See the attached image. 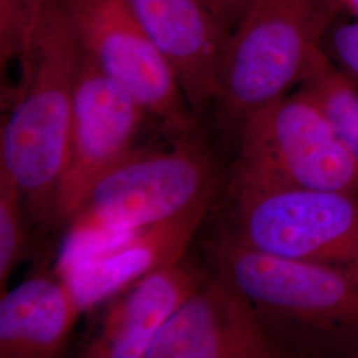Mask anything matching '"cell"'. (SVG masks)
<instances>
[{"mask_svg": "<svg viewBox=\"0 0 358 358\" xmlns=\"http://www.w3.org/2000/svg\"><path fill=\"white\" fill-rule=\"evenodd\" d=\"M83 48L63 0H32L19 62L22 77L1 125L0 167L36 222L53 217L71 136Z\"/></svg>", "mask_w": 358, "mask_h": 358, "instance_id": "6da1fadb", "label": "cell"}, {"mask_svg": "<svg viewBox=\"0 0 358 358\" xmlns=\"http://www.w3.org/2000/svg\"><path fill=\"white\" fill-rule=\"evenodd\" d=\"M208 247L213 272L248 300L282 357L358 358V282L224 234Z\"/></svg>", "mask_w": 358, "mask_h": 358, "instance_id": "7a4b0ae2", "label": "cell"}, {"mask_svg": "<svg viewBox=\"0 0 358 358\" xmlns=\"http://www.w3.org/2000/svg\"><path fill=\"white\" fill-rule=\"evenodd\" d=\"M169 149H133L99 179L68 231L55 271L143 227L210 208L219 171L196 134Z\"/></svg>", "mask_w": 358, "mask_h": 358, "instance_id": "3957f363", "label": "cell"}, {"mask_svg": "<svg viewBox=\"0 0 358 358\" xmlns=\"http://www.w3.org/2000/svg\"><path fill=\"white\" fill-rule=\"evenodd\" d=\"M337 16L327 0H256L231 31L217 73L213 105L226 137L331 62L325 38Z\"/></svg>", "mask_w": 358, "mask_h": 358, "instance_id": "277c9868", "label": "cell"}, {"mask_svg": "<svg viewBox=\"0 0 358 358\" xmlns=\"http://www.w3.org/2000/svg\"><path fill=\"white\" fill-rule=\"evenodd\" d=\"M222 234L263 254L307 262L358 282V192L229 180Z\"/></svg>", "mask_w": 358, "mask_h": 358, "instance_id": "5b68a950", "label": "cell"}, {"mask_svg": "<svg viewBox=\"0 0 358 358\" xmlns=\"http://www.w3.org/2000/svg\"><path fill=\"white\" fill-rule=\"evenodd\" d=\"M231 179L267 186L358 192V165L320 109L294 90L244 121Z\"/></svg>", "mask_w": 358, "mask_h": 358, "instance_id": "8992f818", "label": "cell"}, {"mask_svg": "<svg viewBox=\"0 0 358 358\" xmlns=\"http://www.w3.org/2000/svg\"><path fill=\"white\" fill-rule=\"evenodd\" d=\"M83 51L171 138L196 133V117L166 57L127 0H63Z\"/></svg>", "mask_w": 358, "mask_h": 358, "instance_id": "52a82bcc", "label": "cell"}, {"mask_svg": "<svg viewBox=\"0 0 358 358\" xmlns=\"http://www.w3.org/2000/svg\"><path fill=\"white\" fill-rule=\"evenodd\" d=\"M146 115L83 51L64 170L53 205L55 223L68 224L93 185L134 149Z\"/></svg>", "mask_w": 358, "mask_h": 358, "instance_id": "ba28073f", "label": "cell"}, {"mask_svg": "<svg viewBox=\"0 0 358 358\" xmlns=\"http://www.w3.org/2000/svg\"><path fill=\"white\" fill-rule=\"evenodd\" d=\"M143 358H284L248 300L217 273L162 325Z\"/></svg>", "mask_w": 358, "mask_h": 358, "instance_id": "9c48e42d", "label": "cell"}, {"mask_svg": "<svg viewBox=\"0 0 358 358\" xmlns=\"http://www.w3.org/2000/svg\"><path fill=\"white\" fill-rule=\"evenodd\" d=\"M155 47L174 69L195 117L214 103L230 34L203 0H127Z\"/></svg>", "mask_w": 358, "mask_h": 358, "instance_id": "30bf717a", "label": "cell"}, {"mask_svg": "<svg viewBox=\"0 0 358 358\" xmlns=\"http://www.w3.org/2000/svg\"><path fill=\"white\" fill-rule=\"evenodd\" d=\"M207 211L199 208L134 231L55 273L68 284L81 312L92 309L155 269L182 260Z\"/></svg>", "mask_w": 358, "mask_h": 358, "instance_id": "8fae6325", "label": "cell"}, {"mask_svg": "<svg viewBox=\"0 0 358 358\" xmlns=\"http://www.w3.org/2000/svg\"><path fill=\"white\" fill-rule=\"evenodd\" d=\"M205 276L182 259L133 282L113 297L84 356L143 358L154 336Z\"/></svg>", "mask_w": 358, "mask_h": 358, "instance_id": "7c38bea8", "label": "cell"}, {"mask_svg": "<svg viewBox=\"0 0 358 358\" xmlns=\"http://www.w3.org/2000/svg\"><path fill=\"white\" fill-rule=\"evenodd\" d=\"M81 313L62 276H35L0 299V358L62 356Z\"/></svg>", "mask_w": 358, "mask_h": 358, "instance_id": "4fadbf2b", "label": "cell"}, {"mask_svg": "<svg viewBox=\"0 0 358 358\" xmlns=\"http://www.w3.org/2000/svg\"><path fill=\"white\" fill-rule=\"evenodd\" d=\"M315 103L358 165V84L332 60L297 90Z\"/></svg>", "mask_w": 358, "mask_h": 358, "instance_id": "5bb4252c", "label": "cell"}, {"mask_svg": "<svg viewBox=\"0 0 358 358\" xmlns=\"http://www.w3.org/2000/svg\"><path fill=\"white\" fill-rule=\"evenodd\" d=\"M23 195L13 177L0 167V294L7 284L24 247Z\"/></svg>", "mask_w": 358, "mask_h": 358, "instance_id": "9a60e30c", "label": "cell"}, {"mask_svg": "<svg viewBox=\"0 0 358 358\" xmlns=\"http://www.w3.org/2000/svg\"><path fill=\"white\" fill-rule=\"evenodd\" d=\"M32 0H0V63L1 68L19 59Z\"/></svg>", "mask_w": 358, "mask_h": 358, "instance_id": "2e32d148", "label": "cell"}, {"mask_svg": "<svg viewBox=\"0 0 358 358\" xmlns=\"http://www.w3.org/2000/svg\"><path fill=\"white\" fill-rule=\"evenodd\" d=\"M325 52L333 64L358 84V20L334 23L325 38Z\"/></svg>", "mask_w": 358, "mask_h": 358, "instance_id": "e0dca14e", "label": "cell"}, {"mask_svg": "<svg viewBox=\"0 0 358 358\" xmlns=\"http://www.w3.org/2000/svg\"><path fill=\"white\" fill-rule=\"evenodd\" d=\"M220 27L231 34L256 0H203Z\"/></svg>", "mask_w": 358, "mask_h": 358, "instance_id": "ac0fdd59", "label": "cell"}, {"mask_svg": "<svg viewBox=\"0 0 358 358\" xmlns=\"http://www.w3.org/2000/svg\"><path fill=\"white\" fill-rule=\"evenodd\" d=\"M336 13H344L358 20V0H327Z\"/></svg>", "mask_w": 358, "mask_h": 358, "instance_id": "d6986e66", "label": "cell"}]
</instances>
